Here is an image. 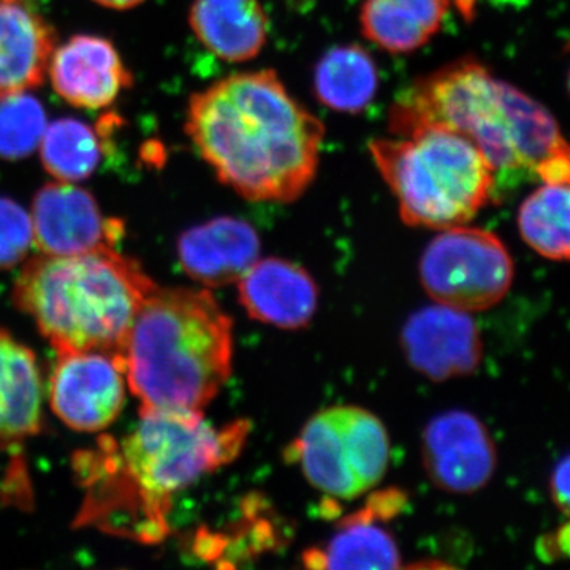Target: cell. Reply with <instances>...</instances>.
<instances>
[{
    "instance_id": "obj_20",
    "label": "cell",
    "mask_w": 570,
    "mask_h": 570,
    "mask_svg": "<svg viewBox=\"0 0 570 570\" xmlns=\"http://www.w3.org/2000/svg\"><path fill=\"white\" fill-rule=\"evenodd\" d=\"M452 0H363V36L390 55H409L433 39Z\"/></svg>"
},
{
    "instance_id": "obj_24",
    "label": "cell",
    "mask_w": 570,
    "mask_h": 570,
    "mask_svg": "<svg viewBox=\"0 0 570 570\" xmlns=\"http://www.w3.org/2000/svg\"><path fill=\"white\" fill-rule=\"evenodd\" d=\"M47 129V115L36 97L17 92L0 97V157L24 159L36 151Z\"/></svg>"
},
{
    "instance_id": "obj_12",
    "label": "cell",
    "mask_w": 570,
    "mask_h": 570,
    "mask_svg": "<svg viewBox=\"0 0 570 570\" xmlns=\"http://www.w3.org/2000/svg\"><path fill=\"white\" fill-rule=\"evenodd\" d=\"M33 242L45 255L115 249L124 224L107 219L88 190L70 183L41 187L32 205Z\"/></svg>"
},
{
    "instance_id": "obj_17",
    "label": "cell",
    "mask_w": 570,
    "mask_h": 570,
    "mask_svg": "<svg viewBox=\"0 0 570 570\" xmlns=\"http://www.w3.org/2000/svg\"><path fill=\"white\" fill-rule=\"evenodd\" d=\"M55 45V31L31 0H0V97L40 86Z\"/></svg>"
},
{
    "instance_id": "obj_13",
    "label": "cell",
    "mask_w": 570,
    "mask_h": 570,
    "mask_svg": "<svg viewBox=\"0 0 570 570\" xmlns=\"http://www.w3.org/2000/svg\"><path fill=\"white\" fill-rule=\"evenodd\" d=\"M406 498L396 490L382 491L341 521L340 530L324 549L305 553V566L314 569H397L401 562L396 540L381 521L392 519L403 510Z\"/></svg>"
},
{
    "instance_id": "obj_4",
    "label": "cell",
    "mask_w": 570,
    "mask_h": 570,
    "mask_svg": "<svg viewBox=\"0 0 570 570\" xmlns=\"http://www.w3.org/2000/svg\"><path fill=\"white\" fill-rule=\"evenodd\" d=\"M121 356L140 411L204 412L234 365V322L208 291L154 285Z\"/></svg>"
},
{
    "instance_id": "obj_19",
    "label": "cell",
    "mask_w": 570,
    "mask_h": 570,
    "mask_svg": "<svg viewBox=\"0 0 570 570\" xmlns=\"http://www.w3.org/2000/svg\"><path fill=\"white\" fill-rule=\"evenodd\" d=\"M40 373L31 348L0 330V449L39 433Z\"/></svg>"
},
{
    "instance_id": "obj_26",
    "label": "cell",
    "mask_w": 570,
    "mask_h": 570,
    "mask_svg": "<svg viewBox=\"0 0 570 570\" xmlns=\"http://www.w3.org/2000/svg\"><path fill=\"white\" fill-rule=\"evenodd\" d=\"M550 491L554 504L570 519V453L558 461L551 472Z\"/></svg>"
},
{
    "instance_id": "obj_30",
    "label": "cell",
    "mask_w": 570,
    "mask_h": 570,
    "mask_svg": "<svg viewBox=\"0 0 570 570\" xmlns=\"http://www.w3.org/2000/svg\"><path fill=\"white\" fill-rule=\"evenodd\" d=\"M568 86H569V92H570V70H569Z\"/></svg>"
},
{
    "instance_id": "obj_18",
    "label": "cell",
    "mask_w": 570,
    "mask_h": 570,
    "mask_svg": "<svg viewBox=\"0 0 570 570\" xmlns=\"http://www.w3.org/2000/svg\"><path fill=\"white\" fill-rule=\"evenodd\" d=\"M189 22L206 50L225 62L253 61L268 41L261 0H194Z\"/></svg>"
},
{
    "instance_id": "obj_5",
    "label": "cell",
    "mask_w": 570,
    "mask_h": 570,
    "mask_svg": "<svg viewBox=\"0 0 570 570\" xmlns=\"http://www.w3.org/2000/svg\"><path fill=\"white\" fill-rule=\"evenodd\" d=\"M154 285L140 265L115 249L43 254L22 268L13 298L58 354H121L134 318Z\"/></svg>"
},
{
    "instance_id": "obj_10",
    "label": "cell",
    "mask_w": 570,
    "mask_h": 570,
    "mask_svg": "<svg viewBox=\"0 0 570 570\" xmlns=\"http://www.w3.org/2000/svg\"><path fill=\"white\" fill-rule=\"evenodd\" d=\"M422 459L428 478L438 489L471 494L493 478L497 448L475 415L448 411L431 419L423 430Z\"/></svg>"
},
{
    "instance_id": "obj_9",
    "label": "cell",
    "mask_w": 570,
    "mask_h": 570,
    "mask_svg": "<svg viewBox=\"0 0 570 570\" xmlns=\"http://www.w3.org/2000/svg\"><path fill=\"white\" fill-rule=\"evenodd\" d=\"M126 381L121 354L99 351L58 354L50 377L52 411L71 430L102 431L122 411Z\"/></svg>"
},
{
    "instance_id": "obj_2",
    "label": "cell",
    "mask_w": 570,
    "mask_h": 570,
    "mask_svg": "<svg viewBox=\"0 0 570 570\" xmlns=\"http://www.w3.org/2000/svg\"><path fill=\"white\" fill-rule=\"evenodd\" d=\"M186 132L217 179L250 202L288 204L317 175L325 127L276 71H242L190 97Z\"/></svg>"
},
{
    "instance_id": "obj_23",
    "label": "cell",
    "mask_w": 570,
    "mask_h": 570,
    "mask_svg": "<svg viewBox=\"0 0 570 570\" xmlns=\"http://www.w3.org/2000/svg\"><path fill=\"white\" fill-rule=\"evenodd\" d=\"M105 132L89 124L63 118L51 122L41 137V163L59 181L75 183L89 178L104 156Z\"/></svg>"
},
{
    "instance_id": "obj_27",
    "label": "cell",
    "mask_w": 570,
    "mask_h": 570,
    "mask_svg": "<svg viewBox=\"0 0 570 570\" xmlns=\"http://www.w3.org/2000/svg\"><path fill=\"white\" fill-rule=\"evenodd\" d=\"M546 550L553 551L554 554L570 558V521L557 531V534L550 535L546 540Z\"/></svg>"
},
{
    "instance_id": "obj_7",
    "label": "cell",
    "mask_w": 570,
    "mask_h": 570,
    "mask_svg": "<svg viewBox=\"0 0 570 570\" xmlns=\"http://www.w3.org/2000/svg\"><path fill=\"white\" fill-rule=\"evenodd\" d=\"M291 456L314 489L355 499L373 490L387 472V428L363 407L324 409L307 420Z\"/></svg>"
},
{
    "instance_id": "obj_21",
    "label": "cell",
    "mask_w": 570,
    "mask_h": 570,
    "mask_svg": "<svg viewBox=\"0 0 570 570\" xmlns=\"http://www.w3.org/2000/svg\"><path fill=\"white\" fill-rule=\"evenodd\" d=\"M379 69L373 56L360 45H340L318 59L314 94L318 102L344 115H360L379 91Z\"/></svg>"
},
{
    "instance_id": "obj_22",
    "label": "cell",
    "mask_w": 570,
    "mask_h": 570,
    "mask_svg": "<svg viewBox=\"0 0 570 570\" xmlns=\"http://www.w3.org/2000/svg\"><path fill=\"white\" fill-rule=\"evenodd\" d=\"M521 238L550 261H570V186L546 184L524 198L519 209Z\"/></svg>"
},
{
    "instance_id": "obj_25",
    "label": "cell",
    "mask_w": 570,
    "mask_h": 570,
    "mask_svg": "<svg viewBox=\"0 0 570 570\" xmlns=\"http://www.w3.org/2000/svg\"><path fill=\"white\" fill-rule=\"evenodd\" d=\"M32 243V217L10 198L0 197V269L20 264Z\"/></svg>"
},
{
    "instance_id": "obj_16",
    "label": "cell",
    "mask_w": 570,
    "mask_h": 570,
    "mask_svg": "<svg viewBox=\"0 0 570 570\" xmlns=\"http://www.w3.org/2000/svg\"><path fill=\"white\" fill-rule=\"evenodd\" d=\"M178 258L187 276L206 287L236 284L261 258L253 225L232 216L214 217L179 236Z\"/></svg>"
},
{
    "instance_id": "obj_8",
    "label": "cell",
    "mask_w": 570,
    "mask_h": 570,
    "mask_svg": "<svg viewBox=\"0 0 570 570\" xmlns=\"http://www.w3.org/2000/svg\"><path fill=\"white\" fill-rule=\"evenodd\" d=\"M420 283L439 305L475 313L493 307L513 283L508 247L483 228H445L423 250Z\"/></svg>"
},
{
    "instance_id": "obj_11",
    "label": "cell",
    "mask_w": 570,
    "mask_h": 570,
    "mask_svg": "<svg viewBox=\"0 0 570 570\" xmlns=\"http://www.w3.org/2000/svg\"><path fill=\"white\" fill-rule=\"evenodd\" d=\"M401 346L409 365L436 382L469 376L482 362V336L474 318L439 303L407 318Z\"/></svg>"
},
{
    "instance_id": "obj_1",
    "label": "cell",
    "mask_w": 570,
    "mask_h": 570,
    "mask_svg": "<svg viewBox=\"0 0 570 570\" xmlns=\"http://www.w3.org/2000/svg\"><path fill=\"white\" fill-rule=\"evenodd\" d=\"M140 412L132 433L121 441L104 436L75 459L86 489L78 520L154 543L167 535L175 494L239 456L250 423L236 420L214 428L204 412Z\"/></svg>"
},
{
    "instance_id": "obj_28",
    "label": "cell",
    "mask_w": 570,
    "mask_h": 570,
    "mask_svg": "<svg viewBox=\"0 0 570 570\" xmlns=\"http://www.w3.org/2000/svg\"><path fill=\"white\" fill-rule=\"evenodd\" d=\"M455 2L459 13L466 22L474 21L475 13H478L479 0H453Z\"/></svg>"
},
{
    "instance_id": "obj_6",
    "label": "cell",
    "mask_w": 570,
    "mask_h": 570,
    "mask_svg": "<svg viewBox=\"0 0 570 570\" xmlns=\"http://www.w3.org/2000/svg\"><path fill=\"white\" fill-rule=\"evenodd\" d=\"M370 153L411 227L445 230L468 224L497 193L485 154L444 127L376 138Z\"/></svg>"
},
{
    "instance_id": "obj_15",
    "label": "cell",
    "mask_w": 570,
    "mask_h": 570,
    "mask_svg": "<svg viewBox=\"0 0 570 570\" xmlns=\"http://www.w3.org/2000/svg\"><path fill=\"white\" fill-rule=\"evenodd\" d=\"M48 69L56 92L78 108L107 107L134 80L111 41L94 36L71 37Z\"/></svg>"
},
{
    "instance_id": "obj_3",
    "label": "cell",
    "mask_w": 570,
    "mask_h": 570,
    "mask_svg": "<svg viewBox=\"0 0 570 570\" xmlns=\"http://www.w3.org/2000/svg\"><path fill=\"white\" fill-rule=\"evenodd\" d=\"M444 127L485 154L498 186L538 178L547 160L570 148L546 107L498 80L474 58L431 71L396 97L389 115L395 137Z\"/></svg>"
},
{
    "instance_id": "obj_14",
    "label": "cell",
    "mask_w": 570,
    "mask_h": 570,
    "mask_svg": "<svg viewBox=\"0 0 570 570\" xmlns=\"http://www.w3.org/2000/svg\"><path fill=\"white\" fill-rule=\"evenodd\" d=\"M239 303L254 321L281 330L305 328L317 311L313 276L284 258H258L238 281Z\"/></svg>"
},
{
    "instance_id": "obj_29",
    "label": "cell",
    "mask_w": 570,
    "mask_h": 570,
    "mask_svg": "<svg viewBox=\"0 0 570 570\" xmlns=\"http://www.w3.org/2000/svg\"><path fill=\"white\" fill-rule=\"evenodd\" d=\"M100 6L108 7V9L127 10L141 3L142 0H94Z\"/></svg>"
}]
</instances>
